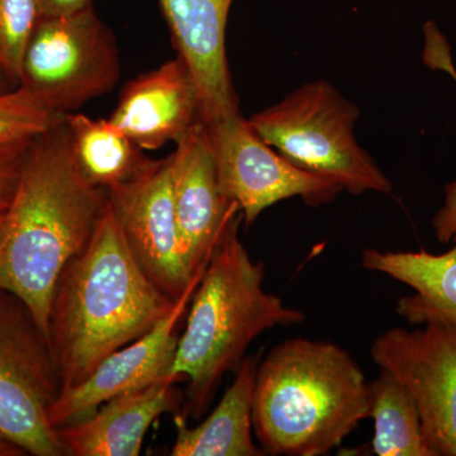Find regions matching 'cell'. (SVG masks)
I'll use <instances>...</instances> for the list:
<instances>
[{"label":"cell","mask_w":456,"mask_h":456,"mask_svg":"<svg viewBox=\"0 0 456 456\" xmlns=\"http://www.w3.org/2000/svg\"><path fill=\"white\" fill-rule=\"evenodd\" d=\"M362 264L415 290L397 303L399 316L408 322L443 323L456 330V241L452 250L440 255L365 248Z\"/></svg>","instance_id":"obj_16"},{"label":"cell","mask_w":456,"mask_h":456,"mask_svg":"<svg viewBox=\"0 0 456 456\" xmlns=\"http://www.w3.org/2000/svg\"><path fill=\"white\" fill-rule=\"evenodd\" d=\"M7 211L0 213V257H2L3 248H4L5 236H7Z\"/></svg>","instance_id":"obj_26"},{"label":"cell","mask_w":456,"mask_h":456,"mask_svg":"<svg viewBox=\"0 0 456 456\" xmlns=\"http://www.w3.org/2000/svg\"><path fill=\"white\" fill-rule=\"evenodd\" d=\"M200 279L188 288L173 310L147 334L110 354L88 379L60 393L49 410L50 422L55 430L88 419L110 398L173 377L171 368L180 338L176 329L187 314Z\"/></svg>","instance_id":"obj_11"},{"label":"cell","mask_w":456,"mask_h":456,"mask_svg":"<svg viewBox=\"0 0 456 456\" xmlns=\"http://www.w3.org/2000/svg\"><path fill=\"white\" fill-rule=\"evenodd\" d=\"M171 158V187L180 248L191 278L208 263L222 233L241 216L239 204L218 187L208 128L196 123L176 142Z\"/></svg>","instance_id":"obj_12"},{"label":"cell","mask_w":456,"mask_h":456,"mask_svg":"<svg viewBox=\"0 0 456 456\" xmlns=\"http://www.w3.org/2000/svg\"><path fill=\"white\" fill-rule=\"evenodd\" d=\"M27 452L0 434V456H25Z\"/></svg>","instance_id":"obj_25"},{"label":"cell","mask_w":456,"mask_h":456,"mask_svg":"<svg viewBox=\"0 0 456 456\" xmlns=\"http://www.w3.org/2000/svg\"><path fill=\"white\" fill-rule=\"evenodd\" d=\"M62 386L31 308L0 289V434L27 455L64 456L49 410Z\"/></svg>","instance_id":"obj_7"},{"label":"cell","mask_w":456,"mask_h":456,"mask_svg":"<svg viewBox=\"0 0 456 456\" xmlns=\"http://www.w3.org/2000/svg\"><path fill=\"white\" fill-rule=\"evenodd\" d=\"M61 116L47 110L28 90L0 93V146L36 139Z\"/></svg>","instance_id":"obj_21"},{"label":"cell","mask_w":456,"mask_h":456,"mask_svg":"<svg viewBox=\"0 0 456 456\" xmlns=\"http://www.w3.org/2000/svg\"><path fill=\"white\" fill-rule=\"evenodd\" d=\"M171 37L196 80L200 121L211 125L239 110L226 56L233 0H159Z\"/></svg>","instance_id":"obj_13"},{"label":"cell","mask_w":456,"mask_h":456,"mask_svg":"<svg viewBox=\"0 0 456 456\" xmlns=\"http://www.w3.org/2000/svg\"><path fill=\"white\" fill-rule=\"evenodd\" d=\"M370 407L362 368L334 342L289 338L257 365L253 430L265 454L327 455Z\"/></svg>","instance_id":"obj_3"},{"label":"cell","mask_w":456,"mask_h":456,"mask_svg":"<svg viewBox=\"0 0 456 456\" xmlns=\"http://www.w3.org/2000/svg\"><path fill=\"white\" fill-rule=\"evenodd\" d=\"M395 327L375 338L370 355L412 395L434 456H456V330L428 322Z\"/></svg>","instance_id":"obj_9"},{"label":"cell","mask_w":456,"mask_h":456,"mask_svg":"<svg viewBox=\"0 0 456 456\" xmlns=\"http://www.w3.org/2000/svg\"><path fill=\"white\" fill-rule=\"evenodd\" d=\"M42 14L40 0H0V70L20 84L23 57Z\"/></svg>","instance_id":"obj_20"},{"label":"cell","mask_w":456,"mask_h":456,"mask_svg":"<svg viewBox=\"0 0 456 456\" xmlns=\"http://www.w3.org/2000/svg\"><path fill=\"white\" fill-rule=\"evenodd\" d=\"M90 5L92 0H40L42 17L66 16Z\"/></svg>","instance_id":"obj_24"},{"label":"cell","mask_w":456,"mask_h":456,"mask_svg":"<svg viewBox=\"0 0 456 456\" xmlns=\"http://www.w3.org/2000/svg\"><path fill=\"white\" fill-rule=\"evenodd\" d=\"M261 351L245 356L217 407L202 424L189 428L184 412L174 413L173 456H263L253 437V399Z\"/></svg>","instance_id":"obj_17"},{"label":"cell","mask_w":456,"mask_h":456,"mask_svg":"<svg viewBox=\"0 0 456 456\" xmlns=\"http://www.w3.org/2000/svg\"><path fill=\"white\" fill-rule=\"evenodd\" d=\"M132 257L146 278L173 302L197 279L188 274L180 248L171 187V158L152 160L137 178L108 191Z\"/></svg>","instance_id":"obj_10"},{"label":"cell","mask_w":456,"mask_h":456,"mask_svg":"<svg viewBox=\"0 0 456 456\" xmlns=\"http://www.w3.org/2000/svg\"><path fill=\"white\" fill-rule=\"evenodd\" d=\"M206 126L218 187L239 204L246 226L281 200L299 197L307 206L318 207L342 191L332 180L301 169L268 145L240 112Z\"/></svg>","instance_id":"obj_8"},{"label":"cell","mask_w":456,"mask_h":456,"mask_svg":"<svg viewBox=\"0 0 456 456\" xmlns=\"http://www.w3.org/2000/svg\"><path fill=\"white\" fill-rule=\"evenodd\" d=\"M167 377L104 402L83 421L56 428L57 437L70 456L140 455L150 426L164 413L180 412L182 397Z\"/></svg>","instance_id":"obj_15"},{"label":"cell","mask_w":456,"mask_h":456,"mask_svg":"<svg viewBox=\"0 0 456 456\" xmlns=\"http://www.w3.org/2000/svg\"><path fill=\"white\" fill-rule=\"evenodd\" d=\"M175 303L141 272L108 203L94 235L66 264L51 298L47 340L61 392L88 379L114 351L142 338Z\"/></svg>","instance_id":"obj_2"},{"label":"cell","mask_w":456,"mask_h":456,"mask_svg":"<svg viewBox=\"0 0 456 456\" xmlns=\"http://www.w3.org/2000/svg\"><path fill=\"white\" fill-rule=\"evenodd\" d=\"M200 121L196 80L179 56L127 83L110 117L143 151L178 142Z\"/></svg>","instance_id":"obj_14"},{"label":"cell","mask_w":456,"mask_h":456,"mask_svg":"<svg viewBox=\"0 0 456 456\" xmlns=\"http://www.w3.org/2000/svg\"><path fill=\"white\" fill-rule=\"evenodd\" d=\"M108 203L75 160L60 117L27 150L0 257V289L20 297L46 335L57 279L89 244Z\"/></svg>","instance_id":"obj_1"},{"label":"cell","mask_w":456,"mask_h":456,"mask_svg":"<svg viewBox=\"0 0 456 456\" xmlns=\"http://www.w3.org/2000/svg\"><path fill=\"white\" fill-rule=\"evenodd\" d=\"M121 77L116 38L94 7L41 17L27 46L18 86L57 116L112 92Z\"/></svg>","instance_id":"obj_6"},{"label":"cell","mask_w":456,"mask_h":456,"mask_svg":"<svg viewBox=\"0 0 456 456\" xmlns=\"http://www.w3.org/2000/svg\"><path fill=\"white\" fill-rule=\"evenodd\" d=\"M4 79H7V77H5L4 73H3L2 70H0V93H2L3 88H4V86H3V80Z\"/></svg>","instance_id":"obj_27"},{"label":"cell","mask_w":456,"mask_h":456,"mask_svg":"<svg viewBox=\"0 0 456 456\" xmlns=\"http://www.w3.org/2000/svg\"><path fill=\"white\" fill-rule=\"evenodd\" d=\"M33 140L0 146V213L8 209L16 189L23 159Z\"/></svg>","instance_id":"obj_23"},{"label":"cell","mask_w":456,"mask_h":456,"mask_svg":"<svg viewBox=\"0 0 456 456\" xmlns=\"http://www.w3.org/2000/svg\"><path fill=\"white\" fill-rule=\"evenodd\" d=\"M358 106L327 80L303 84L278 103L248 118L253 130L303 170L340 185L353 196L388 194L392 183L360 146Z\"/></svg>","instance_id":"obj_5"},{"label":"cell","mask_w":456,"mask_h":456,"mask_svg":"<svg viewBox=\"0 0 456 456\" xmlns=\"http://www.w3.org/2000/svg\"><path fill=\"white\" fill-rule=\"evenodd\" d=\"M64 121L75 160L84 175L107 193L137 178L152 163L110 119L68 113Z\"/></svg>","instance_id":"obj_18"},{"label":"cell","mask_w":456,"mask_h":456,"mask_svg":"<svg viewBox=\"0 0 456 456\" xmlns=\"http://www.w3.org/2000/svg\"><path fill=\"white\" fill-rule=\"evenodd\" d=\"M241 222L242 216L231 222L213 248L171 368L173 377L188 379L184 415L194 419L208 411L224 375L236 373L255 338L305 318L265 292V266L251 259L239 239Z\"/></svg>","instance_id":"obj_4"},{"label":"cell","mask_w":456,"mask_h":456,"mask_svg":"<svg viewBox=\"0 0 456 456\" xmlns=\"http://www.w3.org/2000/svg\"><path fill=\"white\" fill-rule=\"evenodd\" d=\"M425 60L426 62H430L432 65L435 64L436 68L444 69L452 73V77L456 79V73L454 68H452V61L448 59V56L443 55L444 59H441L439 53L435 50L430 42H428V49H426ZM445 204L443 208L435 216L434 221H432V226H434L435 235L440 242L456 241V182L449 184L445 189Z\"/></svg>","instance_id":"obj_22"},{"label":"cell","mask_w":456,"mask_h":456,"mask_svg":"<svg viewBox=\"0 0 456 456\" xmlns=\"http://www.w3.org/2000/svg\"><path fill=\"white\" fill-rule=\"evenodd\" d=\"M374 419L371 452L378 456H434L426 443L412 395L397 378L382 370L369 383Z\"/></svg>","instance_id":"obj_19"}]
</instances>
